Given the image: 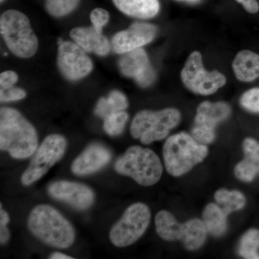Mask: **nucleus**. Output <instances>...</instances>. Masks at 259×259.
<instances>
[{
  "instance_id": "nucleus-1",
  "label": "nucleus",
  "mask_w": 259,
  "mask_h": 259,
  "mask_svg": "<svg viewBox=\"0 0 259 259\" xmlns=\"http://www.w3.org/2000/svg\"><path fill=\"white\" fill-rule=\"evenodd\" d=\"M35 127L22 114L11 107L0 110V149L15 159L30 158L37 149Z\"/></svg>"
},
{
  "instance_id": "nucleus-2",
  "label": "nucleus",
  "mask_w": 259,
  "mask_h": 259,
  "mask_svg": "<svg viewBox=\"0 0 259 259\" xmlns=\"http://www.w3.org/2000/svg\"><path fill=\"white\" fill-rule=\"evenodd\" d=\"M29 231L46 244L65 249L74 244V227L57 209L48 204L34 207L28 216Z\"/></svg>"
},
{
  "instance_id": "nucleus-3",
  "label": "nucleus",
  "mask_w": 259,
  "mask_h": 259,
  "mask_svg": "<svg viewBox=\"0 0 259 259\" xmlns=\"http://www.w3.org/2000/svg\"><path fill=\"white\" fill-rule=\"evenodd\" d=\"M208 154L206 145L201 144L185 133L174 135L166 140L163 148V161L167 171L180 177L202 163Z\"/></svg>"
},
{
  "instance_id": "nucleus-4",
  "label": "nucleus",
  "mask_w": 259,
  "mask_h": 259,
  "mask_svg": "<svg viewBox=\"0 0 259 259\" xmlns=\"http://www.w3.org/2000/svg\"><path fill=\"white\" fill-rule=\"evenodd\" d=\"M115 169L121 175L131 177L140 185H154L163 173V165L150 148L131 146L115 162Z\"/></svg>"
},
{
  "instance_id": "nucleus-5",
  "label": "nucleus",
  "mask_w": 259,
  "mask_h": 259,
  "mask_svg": "<svg viewBox=\"0 0 259 259\" xmlns=\"http://www.w3.org/2000/svg\"><path fill=\"white\" fill-rule=\"evenodd\" d=\"M0 32L7 47L18 57H32L38 42L26 15L18 10L5 11L0 18Z\"/></svg>"
},
{
  "instance_id": "nucleus-6",
  "label": "nucleus",
  "mask_w": 259,
  "mask_h": 259,
  "mask_svg": "<svg viewBox=\"0 0 259 259\" xmlns=\"http://www.w3.org/2000/svg\"><path fill=\"white\" fill-rule=\"evenodd\" d=\"M155 225L156 232L162 239L182 241L185 248L190 250L202 247L208 233L203 221L192 219L182 224L166 210L160 211L156 214Z\"/></svg>"
},
{
  "instance_id": "nucleus-7",
  "label": "nucleus",
  "mask_w": 259,
  "mask_h": 259,
  "mask_svg": "<svg viewBox=\"0 0 259 259\" xmlns=\"http://www.w3.org/2000/svg\"><path fill=\"white\" fill-rule=\"evenodd\" d=\"M180 120V112L175 108L157 112L142 110L135 116L131 123V134L134 139H140L143 144H151L164 139Z\"/></svg>"
},
{
  "instance_id": "nucleus-8",
  "label": "nucleus",
  "mask_w": 259,
  "mask_h": 259,
  "mask_svg": "<svg viewBox=\"0 0 259 259\" xmlns=\"http://www.w3.org/2000/svg\"><path fill=\"white\" fill-rule=\"evenodd\" d=\"M151 218V210L146 204L141 202L131 204L112 227L110 242L119 248L132 245L144 234Z\"/></svg>"
},
{
  "instance_id": "nucleus-9",
  "label": "nucleus",
  "mask_w": 259,
  "mask_h": 259,
  "mask_svg": "<svg viewBox=\"0 0 259 259\" xmlns=\"http://www.w3.org/2000/svg\"><path fill=\"white\" fill-rule=\"evenodd\" d=\"M67 148V141L59 134L48 136L35 151L30 165L20 178L22 185L28 187L42 178L51 167L60 161Z\"/></svg>"
},
{
  "instance_id": "nucleus-10",
  "label": "nucleus",
  "mask_w": 259,
  "mask_h": 259,
  "mask_svg": "<svg viewBox=\"0 0 259 259\" xmlns=\"http://www.w3.org/2000/svg\"><path fill=\"white\" fill-rule=\"evenodd\" d=\"M181 76L186 88L198 95H212L226 83V76L221 73L204 70L202 55L197 51L189 56Z\"/></svg>"
},
{
  "instance_id": "nucleus-11",
  "label": "nucleus",
  "mask_w": 259,
  "mask_h": 259,
  "mask_svg": "<svg viewBox=\"0 0 259 259\" xmlns=\"http://www.w3.org/2000/svg\"><path fill=\"white\" fill-rule=\"evenodd\" d=\"M230 114L231 107L226 102H202L197 108L192 137L199 144H211L215 139L216 126L226 120Z\"/></svg>"
},
{
  "instance_id": "nucleus-12",
  "label": "nucleus",
  "mask_w": 259,
  "mask_h": 259,
  "mask_svg": "<svg viewBox=\"0 0 259 259\" xmlns=\"http://www.w3.org/2000/svg\"><path fill=\"white\" fill-rule=\"evenodd\" d=\"M58 66L66 79L75 81L88 76L93 69L91 59L76 42H61L58 54Z\"/></svg>"
},
{
  "instance_id": "nucleus-13",
  "label": "nucleus",
  "mask_w": 259,
  "mask_h": 259,
  "mask_svg": "<svg viewBox=\"0 0 259 259\" xmlns=\"http://www.w3.org/2000/svg\"><path fill=\"white\" fill-rule=\"evenodd\" d=\"M49 195L78 210L90 208L95 202V192L88 186L69 181H58L48 189Z\"/></svg>"
},
{
  "instance_id": "nucleus-14",
  "label": "nucleus",
  "mask_w": 259,
  "mask_h": 259,
  "mask_svg": "<svg viewBox=\"0 0 259 259\" xmlns=\"http://www.w3.org/2000/svg\"><path fill=\"white\" fill-rule=\"evenodd\" d=\"M157 28L151 24L136 23L128 29L117 32L112 39V47L116 54H125L152 41Z\"/></svg>"
},
{
  "instance_id": "nucleus-15",
  "label": "nucleus",
  "mask_w": 259,
  "mask_h": 259,
  "mask_svg": "<svg viewBox=\"0 0 259 259\" xmlns=\"http://www.w3.org/2000/svg\"><path fill=\"white\" fill-rule=\"evenodd\" d=\"M123 54L119 61V68L122 74L136 80L142 88L151 85L156 75L146 51L139 48Z\"/></svg>"
},
{
  "instance_id": "nucleus-16",
  "label": "nucleus",
  "mask_w": 259,
  "mask_h": 259,
  "mask_svg": "<svg viewBox=\"0 0 259 259\" xmlns=\"http://www.w3.org/2000/svg\"><path fill=\"white\" fill-rule=\"evenodd\" d=\"M111 158V151L108 148L100 144H93L75 158L71 170L77 176L93 175L107 166Z\"/></svg>"
},
{
  "instance_id": "nucleus-17",
  "label": "nucleus",
  "mask_w": 259,
  "mask_h": 259,
  "mask_svg": "<svg viewBox=\"0 0 259 259\" xmlns=\"http://www.w3.org/2000/svg\"><path fill=\"white\" fill-rule=\"evenodd\" d=\"M70 35L86 52L95 53L99 56H105L110 52L108 40L94 26L73 29Z\"/></svg>"
},
{
  "instance_id": "nucleus-18",
  "label": "nucleus",
  "mask_w": 259,
  "mask_h": 259,
  "mask_svg": "<svg viewBox=\"0 0 259 259\" xmlns=\"http://www.w3.org/2000/svg\"><path fill=\"white\" fill-rule=\"evenodd\" d=\"M245 157L235 167L238 180L249 182L259 174V144L255 140L246 139L243 142Z\"/></svg>"
},
{
  "instance_id": "nucleus-19",
  "label": "nucleus",
  "mask_w": 259,
  "mask_h": 259,
  "mask_svg": "<svg viewBox=\"0 0 259 259\" xmlns=\"http://www.w3.org/2000/svg\"><path fill=\"white\" fill-rule=\"evenodd\" d=\"M120 12L128 16L141 19L152 18L160 10L158 0H112Z\"/></svg>"
},
{
  "instance_id": "nucleus-20",
  "label": "nucleus",
  "mask_w": 259,
  "mask_h": 259,
  "mask_svg": "<svg viewBox=\"0 0 259 259\" xmlns=\"http://www.w3.org/2000/svg\"><path fill=\"white\" fill-rule=\"evenodd\" d=\"M237 79L241 81H253L259 77V55L250 51H242L237 54L233 63Z\"/></svg>"
},
{
  "instance_id": "nucleus-21",
  "label": "nucleus",
  "mask_w": 259,
  "mask_h": 259,
  "mask_svg": "<svg viewBox=\"0 0 259 259\" xmlns=\"http://www.w3.org/2000/svg\"><path fill=\"white\" fill-rule=\"evenodd\" d=\"M228 214L218 204L210 203L206 206L203 212V223L207 232L213 236H223L227 231Z\"/></svg>"
},
{
  "instance_id": "nucleus-22",
  "label": "nucleus",
  "mask_w": 259,
  "mask_h": 259,
  "mask_svg": "<svg viewBox=\"0 0 259 259\" xmlns=\"http://www.w3.org/2000/svg\"><path fill=\"white\" fill-rule=\"evenodd\" d=\"M128 106V102L125 95L120 92L114 90L109 96L102 97L97 102L95 113L105 120L111 114L116 112L124 111Z\"/></svg>"
},
{
  "instance_id": "nucleus-23",
  "label": "nucleus",
  "mask_w": 259,
  "mask_h": 259,
  "mask_svg": "<svg viewBox=\"0 0 259 259\" xmlns=\"http://www.w3.org/2000/svg\"><path fill=\"white\" fill-rule=\"evenodd\" d=\"M214 199L227 214L240 210L244 207L245 197L238 191H229L226 189L218 190L214 194Z\"/></svg>"
},
{
  "instance_id": "nucleus-24",
  "label": "nucleus",
  "mask_w": 259,
  "mask_h": 259,
  "mask_svg": "<svg viewBox=\"0 0 259 259\" xmlns=\"http://www.w3.org/2000/svg\"><path fill=\"white\" fill-rule=\"evenodd\" d=\"M239 253L248 259H259V231L251 229L242 236L239 244Z\"/></svg>"
},
{
  "instance_id": "nucleus-25",
  "label": "nucleus",
  "mask_w": 259,
  "mask_h": 259,
  "mask_svg": "<svg viewBox=\"0 0 259 259\" xmlns=\"http://www.w3.org/2000/svg\"><path fill=\"white\" fill-rule=\"evenodd\" d=\"M128 120V114L125 111L114 112L104 121L103 127L107 134L110 136H117L122 134L126 122Z\"/></svg>"
},
{
  "instance_id": "nucleus-26",
  "label": "nucleus",
  "mask_w": 259,
  "mask_h": 259,
  "mask_svg": "<svg viewBox=\"0 0 259 259\" xmlns=\"http://www.w3.org/2000/svg\"><path fill=\"white\" fill-rule=\"evenodd\" d=\"M80 0H46L48 13L54 17H63L76 9Z\"/></svg>"
},
{
  "instance_id": "nucleus-27",
  "label": "nucleus",
  "mask_w": 259,
  "mask_h": 259,
  "mask_svg": "<svg viewBox=\"0 0 259 259\" xmlns=\"http://www.w3.org/2000/svg\"><path fill=\"white\" fill-rule=\"evenodd\" d=\"M241 104L246 110L259 113V88L251 89L243 94Z\"/></svg>"
},
{
  "instance_id": "nucleus-28",
  "label": "nucleus",
  "mask_w": 259,
  "mask_h": 259,
  "mask_svg": "<svg viewBox=\"0 0 259 259\" xmlns=\"http://www.w3.org/2000/svg\"><path fill=\"white\" fill-rule=\"evenodd\" d=\"M109 19L108 12L102 8H95L90 14V20L93 26L100 32H102V28L108 23Z\"/></svg>"
},
{
  "instance_id": "nucleus-29",
  "label": "nucleus",
  "mask_w": 259,
  "mask_h": 259,
  "mask_svg": "<svg viewBox=\"0 0 259 259\" xmlns=\"http://www.w3.org/2000/svg\"><path fill=\"white\" fill-rule=\"evenodd\" d=\"M26 97V93L20 88H11L8 90H0V101L10 102L23 100Z\"/></svg>"
},
{
  "instance_id": "nucleus-30",
  "label": "nucleus",
  "mask_w": 259,
  "mask_h": 259,
  "mask_svg": "<svg viewBox=\"0 0 259 259\" xmlns=\"http://www.w3.org/2000/svg\"><path fill=\"white\" fill-rule=\"evenodd\" d=\"M18 76L15 71H6L0 75V90H8L13 88L18 81Z\"/></svg>"
},
{
  "instance_id": "nucleus-31",
  "label": "nucleus",
  "mask_w": 259,
  "mask_h": 259,
  "mask_svg": "<svg viewBox=\"0 0 259 259\" xmlns=\"http://www.w3.org/2000/svg\"><path fill=\"white\" fill-rule=\"evenodd\" d=\"M236 1L243 5V8L248 13L254 14L258 12L259 5L257 0H236Z\"/></svg>"
},
{
  "instance_id": "nucleus-32",
  "label": "nucleus",
  "mask_w": 259,
  "mask_h": 259,
  "mask_svg": "<svg viewBox=\"0 0 259 259\" xmlns=\"http://www.w3.org/2000/svg\"><path fill=\"white\" fill-rule=\"evenodd\" d=\"M10 238V232L7 226H0V243L5 245Z\"/></svg>"
},
{
  "instance_id": "nucleus-33",
  "label": "nucleus",
  "mask_w": 259,
  "mask_h": 259,
  "mask_svg": "<svg viewBox=\"0 0 259 259\" xmlns=\"http://www.w3.org/2000/svg\"><path fill=\"white\" fill-rule=\"evenodd\" d=\"M10 221L9 214L3 208V204L1 203V205H0V226H8Z\"/></svg>"
},
{
  "instance_id": "nucleus-34",
  "label": "nucleus",
  "mask_w": 259,
  "mask_h": 259,
  "mask_svg": "<svg viewBox=\"0 0 259 259\" xmlns=\"http://www.w3.org/2000/svg\"><path fill=\"white\" fill-rule=\"evenodd\" d=\"M50 259H73V257L70 256L69 255L64 254V253H61V252H55L53 253L52 254L49 255Z\"/></svg>"
},
{
  "instance_id": "nucleus-35",
  "label": "nucleus",
  "mask_w": 259,
  "mask_h": 259,
  "mask_svg": "<svg viewBox=\"0 0 259 259\" xmlns=\"http://www.w3.org/2000/svg\"><path fill=\"white\" fill-rule=\"evenodd\" d=\"M180 1L188 2V3H195L199 2V0H180Z\"/></svg>"
},
{
  "instance_id": "nucleus-36",
  "label": "nucleus",
  "mask_w": 259,
  "mask_h": 259,
  "mask_svg": "<svg viewBox=\"0 0 259 259\" xmlns=\"http://www.w3.org/2000/svg\"><path fill=\"white\" fill-rule=\"evenodd\" d=\"M0 1H1V3H3V2L5 1V0H0Z\"/></svg>"
}]
</instances>
